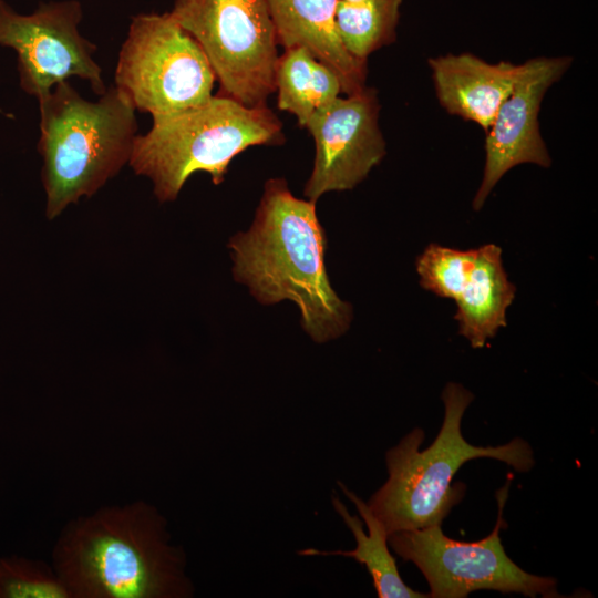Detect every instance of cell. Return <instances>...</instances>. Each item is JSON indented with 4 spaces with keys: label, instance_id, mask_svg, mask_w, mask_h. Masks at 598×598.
Instances as JSON below:
<instances>
[{
    "label": "cell",
    "instance_id": "14",
    "mask_svg": "<svg viewBox=\"0 0 598 598\" xmlns=\"http://www.w3.org/2000/svg\"><path fill=\"white\" fill-rule=\"evenodd\" d=\"M441 104L451 113L488 130L508 97L522 65L487 63L472 54H450L429 61Z\"/></svg>",
    "mask_w": 598,
    "mask_h": 598
},
{
    "label": "cell",
    "instance_id": "17",
    "mask_svg": "<svg viewBox=\"0 0 598 598\" xmlns=\"http://www.w3.org/2000/svg\"><path fill=\"white\" fill-rule=\"evenodd\" d=\"M402 0H338L336 27L347 51L367 60L373 51L394 41Z\"/></svg>",
    "mask_w": 598,
    "mask_h": 598
},
{
    "label": "cell",
    "instance_id": "8",
    "mask_svg": "<svg viewBox=\"0 0 598 598\" xmlns=\"http://www.w3.org/2000/svg\"><path fill=\"white\" fill-rule=\"evenodd\" d=\"M511 481L496 493L498 516L492 533L477 542H460L444 535L441 525L392 533L388 543L425 577L432 598H465L489 589L527 597H559L557 580L529 574L505 553L499 529L506 526L503 509Z\"/></svg>",
    "mask_w": 598,
    "mask_h": 598
},
{
    "label": "cell",
    "instance_id": "2",
    "mask_svg": "<svg viewBox=\"0 0 598 598\" xmlns=\"http://www.w3.org/2000/svg\"><path fill=\"white\" fill-rule=\"evenodd\" d=\"M145 502L106 506L69 523L53 568L73 598H186L194 595L185 554Z\"/></svg>",
    "mask_w": 598,
    "mask_h": 598
},
{
    "label": "cell",
    "instance_id": "1",
    "mask_svg": "<svg viewBox=\"0 0 598 598\" xmlns=\"http://www.w3.org/2000/svg\"><path fill=\"white\" fill-rule=\"evenodd\" d=\"M227 247L235 280L262 305L295 302L315 342L337 339L350 328L353 309L330 283L316 203L296 197L283 178L265 183L250 228L233 236Z\"/></svg>",
    "mask_w": 598,
    "mask_h": 598
},
{
    "label": "cell",
    "instance_id": "15",
    "mask_svg": "<svg viewBox=\"0 0 598 598\" xmlns=\"http://www.w3.org/2000/svg\"><path fill=\"white\" fill-rule=\"evenodd\" d=\"M344 495L355 505L360 516L368 527V534L363 530V524L358 516L349 513L348 508L337 497L332 496V505L344 524L353 534L357 546L352 550H319L306 548L298 554L305 556H331L340 555L350 557L365 566L372 577L373 586L379 598H427L429 594L410 588L401 578L394 557L388 548L389 534L382 522L372 513L368 504L344 484L338 482Z\"/></svg>",
    "mask_w": 598,
    "mask_h": 598
},
{
    "label": "cell",
    "instance_id": "9",
    "mask_svg": "<svg viewBox=\"0 0 598 598\" xmlns=\"http://www.w3.org/2000/svg\"><path fill=\"white\" fill-rule=\"evenodd\" d=\"M82 16L76 0L41 2L30 14L0 0V45L17 52L20 86L38 101L71 76L89 81L99 95L106 91L96 45L79 32Z\"/></svg>",
    "mask_w": 598,
    "mask_h": 598
},
{
    "label": "cell",
    "instance_id": "10",
    "mask_svg": "<svg viewBox=\"0 0 598 598\" xmlns=\"http://www.w3.org/2000/svg\"><path fill=\"white\" fill-rule=\"evenodd\" d=\"M415 268L423 289L455 301L458 333L472 348H484L507 326L516 287L505 271L499 246L462 250L430 244L416 258Z\"/></svg>",
    "mask_w": 598,
    "mask_h": 598
},
{
    "label": "cell",
    "instance_id": "18",
    "mask_svg": "<svg viewBox=\"0 0 598 598\" xmlns=\"http://www.w3.org/2000/svg\"><path fill=\"white\" fill-rule=\"evenodd\" d=\"M0 598H73L50 567L40 560L0 558Z\"/></svg>",
    "mask_w": 598,
    "mask_h": 598
},
{
    "label": "cell",
    "instance_id": "7",
    "mask_svg": "<svg viewBox=\"0 0 598 598\" xmlns=\"http://www.w3.org/2000/svg\"><path fill=\"white\" fill-rule=\"evenodd\" d=\"M215 79L200 45L169 12L133 17L115 83L135 110L155 116L200 106L213 96Z\"/></svg>",
    "mask_w": 598,
    "mask_h": 598
},
{
    "label": "cell",
    "instance_id": "13",
    "mask_svg": "<svg viewBox=\"0 0 598 598\" xmlns=\"http://www.w3.org/2000/svg\"><path fill=\"white\" fill-rule=\"evenodd\" d=\"M277 42L286 49L305 48L339 78L347 95L365 87L367 60L344 48L336 27L338 0H265Z\"/></svg>",
    "mask_w": 598,
    "mask_h": 598
},
{
    "label": "cell",
    "instance_id": "3",
    "mask_svg": "<svg viewBox=\"0 0 598 598\" xmlns=\"http://www.w3.org/2000/svg\"><path fill=\"white\" fill-rule=\"evenodd\" d=\"M473 399L462 384L448 382L442 391L444 419L432 444L421 451L425 434L415 427L386 452L388 480L367 504L389 535L441 525L465 494V484L453 478L471 460L494 458L517 472L533 468V448L520 437L498 446H475L464 439L462 419Z\"/></svg>",
    "mask_w": 598,
    "mask_h": 598
},
{
    "label": "cell",
    "instance_id": "6",
    "mask_svg": "<svg viewBox=\"0 0 598 598\" xmlns=\"http://www.w3.org/2000/svg\"><path fill=\"white\" fill-rule=\"evenodd\" d=\"M169 13L203 49L220 95L266 105L279 56L265 0H175Z\"/></svg>",
    "mask_w": 598,
    "mask_h": 598
},
{
    "label": "cell",
    "instance_id": "5",
    "mask_svg": "<svg viewBox=\"0 0 598 598\" xmlns=\"http://www.w3.org/2000/svg\"><path fill=\"white\" fill-rule=\"evenodd\" d=\"M151 130L136 135L128 164L148 177L161 202L175 200L195 172L219 185L231 159L255 145H280L282 123L266 105L247 106L225 95L183 112L155 115Z\"/></svg>",
    "mask_w": 598,
    "mask_h": 598
},
{
    "label": "cell",
    "instance_id": "12",
    "mask_svg": "<svg viewBox=\"0 0 598 598\" xmlns=\"http://www.w3.org/2000/svg\"><path fill=\"white\" fill-rule=\"evenodd\" d=\"M569 58H535L522 64L519 76L487 130L483 179L473 199L480 210L494 186L513 167L533 163L549 167L538 112L547 89L568 69Z\"/></svg>",
    "mask_w": 598,
    "mask_h": 598
},
{
    "label": "cell",
    "instance_id": "19",
    "mask_svg": "<svg viewBox=\"0 0 598 598\" xmlns=\"http://www.w3.org/2000/svg\"><path fill=\"white\" fill-rule=\"evenodd\" d=\"M344 1H348V2H360L362 0H344Z\"/></svg>",
    "mask_w": 598,
    "mask_h": 598
},
{
    "label": "cell",
    "instance_id": "16",
    "mask_svg": "<svg viewBox=\"0 0 598 598\" xmlns=\"http://www.w3.org/2000/svg\"><path fill=\"white\" fill-rule=\"evenodd\" d=\"M275 85L278 109L293 114L303 127L342 92L336 73L300 47L286 49L278 58Z\"/></svg>",
    "mask_w": 598,
    "mask_h": 598
},
{
    "label": "cell",
    "instance_id": "4",
    "mask_svg": "<svg viewBox=\"0 0 598 598\" xmlns=\"http://www.w3.org/2000/svg\"><path fill=\"white\" fill-rule=\"evenodd\" d=\"M42 182L48 219L94 195L130 162L137 122L130 96L112 86L96 102L68 81L39 100Z\"/></svg>",
    "mask_w": 598,
    "mask_h": 598
},
{
    "label": "cell",
    "instance_id": "11",
    "mask_svg": "<svg viewBox=\"0 0 598 598\" xmlns=\"http://www.w3.org/2000/svg\"><path fill=\"white\" fill-rule=\"evenodd\" d=\"M379 110L375 92L364 87L310 116L305 127L315 141V161L306 198L316 203L326 193L352 189L382 161Z\"/></svg>",
    "mask_w": 598,
    "mask_h": 598
}]
</instances>
